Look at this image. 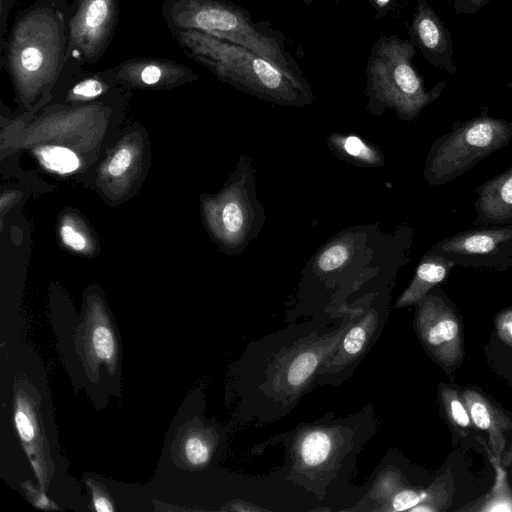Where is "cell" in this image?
<instances>
[{
	"label": "cell",
	"mask_w": 512,
	"mask_h": 512,
	"mask_svg": "<svg viewBox=\"0 0 512 512\" xmlns=\"http://www.w3.org/2000/svg\"><path fill=\"white\" fill-rule=\"evenodd\" d=\"M71 9L66 0H35L16 13L0 68L22 95H44L54 88L66 62Z\"/></svg>",
	"instance_id": "1"
},
{
	"label": "cell",
	"mask_w": 512,
	"mask_h": 512,
	"mask_svg": "<svg viewBox=\"0 0 512 512\" xmlns=\"http://www.w3.org/2000/svg\"><path fill=\"white\" fill-rule=\"evenodd\" d=\"M162 17L170 31L195 30L241 45L283 72L305 80L284 45V35L255 22L243 7L229 0H163Z\"/></svg>",
	"instance_id": "2"
},
{
	"label": "cell",
	"mask_w": 512,
	"mask_h": 512,
	"mask_svg": "<svg viewBox=\"0 0 512 512\" xmlns=\"http://www.w3.org/2000/svg\"><path fill=\"white\" fill-rule=\"evenodd\" d=\"M181 50L222 81L284 102L309 97L306 80L291 76L255 52L195 30L170 31Z\"/></svg>",
	"instance_id": "3"
},
{
	"label": "cell",
	"mask_w": 512,
	"mask_h": 512,
	"mask_svg": "<svg viewBox=\"0 0 512 512\" xmlns=\"http://www.w3.org/2000/svg\"><path fill=\"white\" fill-rule=\"evenodd\" d=\"M416 48L397 35L380 36L370 48L366 78L373 102L394 106L402 115L415 117L442 93L446 82L427 90L413 64Z\"/></svg>",
	"instance_id": "4"
},
{
	"label": "cell",
	"mask_w": 512,
	"mask_h": 512,
	"mask_svg": "<svg viewBox=\"0 0 512 512\" xmlns=\"http://www.w3.org/2000/svg\"><path fill=\"white\" fill-rule=\"evenodd\" d=\"M512 139V122L495 118L487 109L476 117L455 122L432 145L425 178L433 186L445 185L480 161L505 147Z\"/></svg>",
	"instance_id": "5"
},
{
	"label": "cell",
	"mask_w": 512,
	"mask_h": 512,
	"mask_svg": "<svg viewBox=\"0 0 512 512\" xmlns=\"http://www.w3.org/2000/svg\"><path fill=\"white\" fill-rule=\"evenodd\" d=\"M415 305L419 341L431 360L452 377L465 356L463 323L455 304L436 286Z\"/></svg>",
	"instance_id": "6"
},
{
	"label": "cell",
	"mask_w": 512,
	"mask_h": 512,
	"mask_svg": "<svg viewBox=\"0 0 512 512\" xmlns=\"http://www.w3.org/2000/svg\"><path fill=\"white\" fill-rule=\"evenodd\" d=\"M118 0H76L68 24L66 61L96 64L110 47L119 21Z\"/></svg>",
	"instance_id": "7"
},
{
	"label": "cell",
	"mask_w": 512,
	"mask_h": 512,
	"mask_svg": "<svg viewBox=\"0 0 512 512\" xmlns=\"http://www.w3.org/2000/svg\"><path fill=\"white\" fill-rule=\"evenodd\" d=\"M429 251L456 266L512 271V224L476 226L437 242Z\"/></svg>",
	"instance_id": "8"
},
{
	"label": "cell",
	"mask_w": 512,
	"mask_h": 512,
	"mask_svg": "<svg viewBox=\"0 0 512 512\" xmlns=\"http://www.w3.org/2000/svg\"><path fill=\"white\" fill-rule=\"evenodd\" d=\"M38 391L23 378L15 382L14 422L23 449L44 490L49 486L55 465L44 434Z\"/></svg>",
	"instance_id": "9"
},
{
	"label": "cell",
	"mask_w": 512,
	"mask_h": 512,
	"mask_svg": "<svg viewBox=\"0 0 512 512\" xmlns=\"http://www.w3.org/2000/svg\"><path fill=\"white\" fill-rule=\"evenodd\" d=\"M101 73L120 87L151 89L177 86L198 78L190 67L166 58H131Z\"/></svg>",
	"instance_id": "10"
},
{
	"label": "cell",
	"mask_w": 512,
	"mask_h": 512,
	"mask_svg": "<svg viewBox=\"0 0 512 512\" xmlns=\"http://www.w3.org/2000/svg\"><path fill=\"white\" fill-rule=\"evenodd\" d=\"M408 35L429 64L451 74L458 71L451 33L426 0H417Z\"/></svg>",
	"instance_id": "11"
},
{
	"label": "cell",
	"mask_w": 512,
	"mask_h": 512,
	"mask_svg": "<svg viewBox=\"0 0 512 512\" xmlns=\"http://www.w3.org/2000/svg\"><path fill=\"white\" fill-rule=\"evenodd\" d=\"M350 323L326 337L301 346L279 362L274 375V386L278 392L292 395L307 386L324 360L336 349Z\"/></svg>",
	"instance_id": "12"
},
{
	"label": "cell",
	"mask_w": 512,
	"mask_h": 512,
	"mask_svg": "<svg viewBox=\"0 0 512 512\" xmlns=\"http://www.w3.org/2000/svg\"><path fill=\"white\" fill-rule=\"evenodd\" d=\"M473 226L512 224V165L475 188Z\"/></svg>",
	"instance_id": "13"
},
{
	"label": "cell",
	"mask_w": 512,
	"mask_h": 512,
	"mask_svg": "<svg viewBox=\"0 0 512 512\" xmlns=\"http://www.w3.org/2000/svg\"><path fill=\"white\" fill-rule=\"evenodd\" d=\"M461 391L475 430L488 436L494 456L500 459L505 449L506 433L512 427L510 418L483 392L472 387Z\"/></svg>",
	"instance_id": "14"
},
{
	"label": "cell",
	"mask_w": 512,
	"mask_h": 512,
	"mask_svg": "<svg viewBox=\"0 0 512 512\" xmlns=\"http://www.w3.org/2000/svg\"><path fill=\"white\" fill-rule=\"evenodd\" d=\"M80 350L92 370L104 363L113 374L116 367L117 345L112 327L102 311L94 309L81 325L78 336Z\"/></svg>",
	"instance_id": "15"
},
{
	"label": "cell",
	"mask_w": 512,
	"mask_h": 512,
	"mask_svg": "<svg viewBox=\"0 0 512 512\" xmlns=\"http://www.w3.org/2000/svg\"><path fill=\"white\" fill-rule=\"evenodd\" d=\"M378 326L375 313L350 323L336 349L324 360L318 374L335 373L356 361L366 350Z\"/></svg>",
	"instance_id": "16"
},
{
	"label": "cell",
	"mask_w": 512,
	"mask_h": 512,
	"mask_svg": "<svg viewBox=\"0 0 512 512\" xmlns=\"http://www.w3.org/2000/svg\"><path fill=\"white\" fill-rule=\"evenodd\" d=\"M82 65L66 61L54 88L72 101H91L105 96L120 86L108 80L101 71H85Z\"/></svg>",
	"instance_id": "17"
},
{
	"label": "cell",
	"mask_w": 512,
	"mask_h": 512,
	"mask_svg": "<svg viewBox=\"0 0 512 512\" xmlns=\"http://www.w3.org/2000/svg\"><path fill=\"white\" fill-rule=\"evenodd\" d=\"M455 266V263L446 257L428 251L421 259L412 282L400 296L396 307L403 308L416 304L443 282Z\"/></svg>",
	"instance_id": "18"
},
{
	"label": "cell",
	"mask_w": 512,
	"mask_h": 512,
	"mask_svg": "<svg viewBox=\"0 0 512 512\" xmlns=\"http://www.w3.org/2000/svg\"><path fill=\"white\" fill-rule=\"evenodd\" d=\"M438 396L443 416L453 433L459 439L467 438L475 430V427L462 391L454 383H440Z\"/></svg>",
	"instance_id": "19"
},
{
	"label": "cell",
	"mask_w": 512,
	"mask_h": 512,
	"mask_svg": "<svg viewBox=\"0 0 512 512\" xmlns=\"http://www.w3.org/2000/svg\"><path fill=\"white\" fill-rule=\"evenodd\" d=\"M335 433L315 428L304 433L297 444V455L307 468H317L326 463L337 447Z\"/></svg>",
	"instance_id": "20"
},
{
	"label": "cell",
	"mask_w": 512,
	"mask_h": 512,
	"mask_svg": "<svg viewBox=\"0 0 512 512\" xmlns=\"http://www.w3.org/2000/svg\"><path fill=\"white\" fill-rule=\"evenodd\" d=\"M213 439L207 430L191 427L186 429L179 441V454L191 467L205 465L212 453Z\"/></svg>",
	"instance_id": "21"
},
{
	"label": "cell",
	"mask_w": 512,
	"mask_h": 512,
	"mask_svg": "<svg viewBox=\"0 0 512 512\" xmlns=\"http://www.w3.org/2000/svg\"><path fill=\"white\" fill-rule=\"evenodd\" d=\"M39 158L45 167L60 174L70 173L79 167L78 157L66 147H43L39 152Z\"/></svg>",
	"instance_id": "22"
},
{
	"label": "cell",
	"mask_w": 512,
	"mask_h": 512,
	"mask_svg": "<svg viewBox=\"0 0 512 512\" xmlns=\"http://www.w3.org/2000/svg\"><path fill=\"white\" fill-rule=\"evenodd\" d=\"M404 486L406 482L402 474L394 469H387L374 482L369 497L381 506Z\"/></svg>",
	"instance_id": "23"
},
{
	"label": "cell",
	"mask_w": 512,
	"mask_h": 512,
	"mask_svg": "<svg viewBox=\"0 0 512 512\" xmlns=\"http://www.w3.org/2000/svg\"><path fill=\"white\" fill-rule=\"evenodd\" d=\"M443 477L437 479L431 487L425 489L423 501L413 507L411 512L418 511H442L446 509L447 503L450 501L449 490L447 489L448 480H442Z\"/></svg>",
	"instance_id": "24"
},
{
	"label": "cell",
	"mask_w": 512,
	"mask_h": 512,
	"mask_svg": "<svg viewBox=\"0 0 512 512\" xmlns=\"http://www.w3.org/2000/svg\"><path fill=\"white\" fill-rule=\"evenodd\" d=\"M424 496L425 489L413 488L406 485L376 510L389 512L410 511L423 501Z\"/></svg>",
	"instance_id": "25"
},
{
	"label": "cell",
	"mask_w": 512,
	"mask_h": 512,
	"mask_svg": "<svg viewBox=\"0 0 512 512\" xmlns=\"http://www.w3.org/2000/svg\"><path fill=\"white\" fill-rule=\"evenodd\" d=\"M348 249L336 244L325 250L318 259V266L322 271H331L340 267L348 258Z\"/></svg>",
	"instance_id": "26"
},
{
	"label": "cell",
	"mask_w": 512,
	"mask_h": 512,
	"mask_svg": "<svg viewBox=\"0 0 512 512\" xmlns=\"http://www.w3.org/2000/svg\"><path fill=\"white\" fill-rule=\"evenodd\" d=\"M497 336L512 348V305L499 311L494 317Z\"/></svg>",
	"instance_id": "27"
},
{
	"label": "cell",
	"mask_w": 512,
	"mask_h": 512,
	"mask_svg": "<svg viewBox=\"0 0 512 512\" xmlns=\"http://www.w3.org/2000/svg\"><path fill=\"white\" fill-rule=\"evenodd\" d=\"M222 220L225 229L230 233H237L243 226V213L235 202L227 203L222 212Z\"/></svg>",
	"instance_id": "28"
},
{
	"label": "cell",
	"mask_w": 512,
	"mask_h": 512,
	"mask_svg": "<svg viewBox=\"0 0 512 512\" xmlns=\"http://www.w3.org/2000/svg\"><path fill=\"white\" fill-rule=\"evenodd\" d=\"M22 487L29 499V501L37 508L45 510L58 509L57 505L49 499L42 491L43 489L36 488L30 481L22 483Z\"/></svg>",
	"instance_id": "29"
},
{
	"label": "cell",
	"mask_w": 512,
	"mask_h": 512,
	"mask_svg": "<svg viewBox=\"0 0 512 512\" xmlns=\"http://www.w3.org/2000/svg\"><path fill=\"white\" fill-rule=\"evenodd\" d=\"M87 484L91 488L93 505L98 512H113L114 506L111 502L108 494L105 492L102 486L92 479L87 480Z\"/></svg>",
	"instance_id": "30"
},
{
	"label": "cell",
	"mask_w": 512,
	"mask_h": 512,
	"mask_svg": "<svg viewBox=\"0 0 512 512\" xmlns=\"http://www.w3.org/2000/svg\"><path fill=\"white\" fill-rule=\"evenodd\" d=\"M132 160L131 152L128 148H121L111 159L108 165V171L112 176L122 175L130 166Z\"/></svg>",
	"instance_id": "31"
},
{
	"label": "cell",
	"mask_w": 512,
	"mask_h": 512,
	"mask_svg": "<svg viewBox=\"0 0 512 512\" xmlns=\"http://www.w3.org/2000/svg\"><path fill=\"white\" fill-rule=\"evenodd\" d=\"M60 235L63 243L76 251H82L86 247L85 237L74 227L70 225H63L60 230Z\"/></svg>",
	"instance_id": "32"
},
{
	"label": "cell",
	"mask_w": 512,
	"mask_h": 512,
	"mask_svg": "<svg viewBox=\"0 0 512 512\" xmlns=\"http://www.w3.org/2000/svg\"><path fill=\"white\" fill-rule=\"evenodd\" d=\"M15 0H0V52L8 35V20L14 8Z\"/></svg>",
	"instance_id": "33"
},
{
	"label": "cell",
	"mask_w": 512,
	"mask_h": 512,
	"mask_svg": "<svg viewBox=\"0 0 512 512\" xmlns=\"http://www.w3.org/2000/svg\"><path fill=\"white\" fill-rule=\"evenodd\" d=\"M370 5L372 6L375 18L382 19L386 17L390 12L394 11L399 4V2L403 0H368Z\"/></svg>",
	"instance_id": "34"
},
{
	"label": "cell",
	"mask_w": 512,
	"mask_h": 512,
	"mask_svg": "<svg viewBox=\"0 0 512 512\" xmlns=\"http://www.w3.org/2000/svg\"><path fill=\"white\" fill-rule=\"evenodd\" d=\"M344 149L346 152L352 156H358V157H369V150L367 147L362 143V141L355 137V136H349L345 142H344Z\"/></svg>",
	"instance_id": "35"
},
{
	"label": "cell",
	"mask_w": 512,
	"mask_h": 512,
	"mask_svg": "<svg viewBox=\"0 0 512 512\" xmlns=\"http://www.w3.org/2000/svg\"><path fill=\"white\" fill-rule=\"evenodd\" d=\"M491 0H463L456 10L458 14H472L481 10Z\"/></svg>",
	"instance_id": "36"
},
{
	"label": "cell",
	"mask_w": 512,
	"mask_h": 512,
	"mask_svg": "<svg viewBox=\"0 0 512 512\" xmlns=\"http://www.w3.org/2000/svg\"><path fill=\"white\" fill-rule=\"evenodd\" d=\"M225 509L230 510V511H262V510H265V509L255 506V505H252L250 503H246V502L239 501V500L229 503V505Z\"/></svg>",
	"instance_id": "37"
},
{
	"label": "cell",
	"mask_w": 512,
	"mask_h": 512,
	"mask_svg": "<svg viewBox=\"0 0 512 512\" xmlns=\"http://www.w3.org/2000/svg\"><path fill=\"white\" fill-rule=\"evenodd\" d=\"M462 2H463V0H455V4H454L455 11L459 8V6L461 5Z\"/></svg>",
	"instance_id": "38"
},
{
	"label": "cell",
	"mask_w": 512,
	"mask_h": 512,
	"mask_svg": "<svg viewBox=\"0 0 512 512\" xmlns=\"http://www.w3.org/2000/svg\"><path fill=\"white\" fill-rule=\"evenodd\" d=\"M301 1H302L305 5H308V6H309V5H311V4L314 2V0H301Z\"/></svg>",
	"instance_id": "39"
},
{
	"label": "cell",
	"mask_w": 512,
	"mask_h": 512,
	"mask_svg": "<svg viewBox=\"0 0 512 512\" xmlns=\"http://www.w3.org/2000/svg\"><path fill=\"white\" fill-rule=\"evenodd\" d=\"M66 1H69V2L73 3V2H75L76 0H66Z\"/></svg>",
	"instance_id": "40"
}]
</instances>
